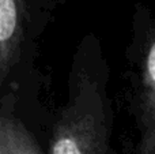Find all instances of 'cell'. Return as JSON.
<instances>
[{
	"label": "cell",
	"mask_w": 155,
	"mask_h": 154,
	"mask_svg": "<svg viewBox=\"0 0 155 154\" xmlns=\"http://www.w3.org/2000/svg\"><path fill=\"white\" fill-rule=\"evenodd\" d=\"M29 0H0V83H4L22 55Z\"/></svg>",
	"instance_id": "3957f363"
},
{
	"label": "cell",
	"mask_w": 155,
	"mask_h": 154,
	"mask_svg": "<svg viewBox=\"0 0 155 154\" xmlns=\"http://www.w3.org/2000/svg\"><path fill=\"white\" fill-rule=\"evenodd\" d=\"M110 108L98 79L74 75L72 95L54 123L48 154H110Z\"/></svg>",
	"instance_id": "6da1fadb"
},
{
	"label": "cell",
	"mask_w": 155,
	"mask_h": 154,
	"mask_svg": "<svg viewBox=\"0 0 155 154\" xmlns=\"http://www.w3.org/2000/svg\"><path fill=\"white\" fill-rule=\"evenodd\" d=\"M139 141L135 154H155V26L147 33L140 52Z\"/></svg>",
	"instance_id": "7a4b0ae2"
},
{
	"label": "cell",
	"mask_w": 155,
	"mask_h": 154,
	"mask_svg": "<svg viewBox=\"0 0 155 154\" xmlns=\"http://www.w3.org/2000/svg\"><path fill=\"white\" fill-rule=\"evenodd\" d=\"M0 154H41L26 126L5 105L0 116Z\"/></svg>",
	"instance_id": "277c9868"
}]
</instances>
